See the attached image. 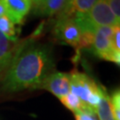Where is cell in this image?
I'll return each mask as SVG.
<instances>
[{"label": "cell", "mask_w": 120, "mask_h": 120, "mask_svg": "<svg viewBox=\"0 0 120 120\" xmlns=\"http://www.w3.org/2000/svg\"><path fill=\"white\" fill-rule=\"evenodd\" d=\"M54 70L52 49L46 45L27 40L20 44L1 83V91L16 93L26 89L36 90Z\"/></svg>", "instance_id": "cell-1"}, {"label": "cell", "mask_w": 120, "mask_h": 120, "mask_svg": "<svg viewBox=\"0 0 120 120\" xmlns=\"http://www.w3.org/2000/svg\"><path fill=\"white\" fill-rule=\"evenodd\" d=\"M74 20L81 31H95L99 27L119 25L120 20L116 17L106 0H96L92 8L85 14L75 15Z\"/></svg>", "instance_id": "cell-2"}, {"label": "cell", "mask_w": 120, "mask_h": 120, "mask_svg": "<svg viewBox=\"0 0 120 120\" xmlns=\"http://www.w3.org/2000/svg\"><path fill=\"white\" fill-rule=\"evenodd\" d=\"M70 75V93L75 94L84 103L86 109L96 112L100 101L101 85L83 72L73 69Z\"/></svg>", "instance_id": "cell-3"}, {"label": "cell", "mask_w": 120, "mask_h": 120, "mask_svg": "<svg viewBox=\"0 0 120 120\" xmlns=\"http://www.w3.org/2000/svg\"><path fill=\"white\" fill-rule=\"evenodd\" d=\"M114 27L102 26L97 28L94 32L92 49L94 50L95 55L98 56L99 58L119 65L120 54H116L113 51L111 45V38Z\"/></svg>", "instance_id": "cell-4"}, {"label": "cell", "mask_w": 120, "mask_h": 120, "mask_svg": "<svg viewBox=\"0 0 120 120\" xmlns=\"http://www.w3.org/2000/svg\"><path fill=\"white\" fill-rule=\"evenodd\" d=\"M52 34L59 42L69 45L77 50L82 31L73 17L57 19Z\"/></svg>", "instance_id": "cell-5"}, {"label": "cell", "mask_w": 120, "mask_h": 120, "mask_svg": "<svg viewBox=\"0 0 120 120\" xmlns=\"http://www.w3.org/2000/svg\"><path fill=\"white\" fill-rule=\"evenodd\" d=\"M37 89L47 91L60 100L70 93V75L69 73L53 71L44 79Z\"/></svg>", "instance_id": "cell-6"}, {"label": "cell", "mask_w": 120, "mask_h": 120, "mask_svg": "<svg viewBox=\"0 0 120 120\" xmlns=\"http://www.w3.org/2000/svg\"><path fill=\"white\" fill-rule=\"evenodd\" d=\"M5 8L6 15L14 24L22 25L24 19L30 13L32 7V0H3Z\"/></svg>", "instance_id": "cell-7"}, {"label": "cell", "mask_w": 120, "mask_h": 120, "mask_svg": "<svg viewBox=\"0 0 120 120\" xmlns=\"http://www.w3.org/2000/svg\"><path fill=\"white\" fill-rule=\"evenodd\" d=\"M65 0H32L33 12L39 16H53L62 11Z\"/></svg>", "instance_id": "cell-8"}, {"label": "cell", "mask_w": 120, "mask_h": 120, "mask_svg": "<svg viewBox=\"0 0 120 120\" xmlns=\"http://www.w3.org/2000/svg\"><path fill=\"white\" fill-rule=\"evenodd\" d=\"M96 116L98 120H114L109 103V95L105 87L101 85L100 101L96 107Z\"/></svg>", "instance_id": "cell-9"}, {"label": "cell", "mask_w": 120, "mask_h": 120, "mask_svg": "<svg viewBox=\"0 0 120 120\" xmlns=\"http://www.w3.org/2000/svg\"><path fill=\"white\" fill-rule=\"evenodd\" d=\"M96 0H73L66 18L85 14L92 8V6L94 4Z\"/></svg>", "instance_id": "cell-10"}, {"label": "cell", "mask_w": 120, "mask_h": 120, "mask_svg": "<svg viewBox=\"0 0 120 120\" xmlns=\"http://www.w3.org/2000/svg\"><path fill=\"white\" fill-rule=\"evenodd\" d=\"M0 32L5 38L12 40H17L19 35V31L16 29L15 24L6 14L0 17Z\"/></svg>", "instance_id": "cell-11"}, {"label": "cell", "mask_w": 120, "mask_h": 120, "mask_svg": "<svg viewBox=\"0 0 120 120\" xmlns=\"http://www.w3.org/2000/svg\"><path fill=\"white\" fill-rule=\"evenodd\" d=\"M60 101L65 107L68 109H69L70 111H72L74 114L81 111L83 109H86L84 103L79 100L78 97L73 94L72 93H69V94L64 96L62 99H60Z\"/></svg>", "instance_id": "cell-12"}, {"label": "cell", "mask_w": 120, "mask_h": 120, "mask_svg": "<svg viewBox=\"0 0 120 120\" xmlns=\"http://www.w3.org/2000/svg\"><path fill=\"white\" fill-rule=\"evenodd\" d=\"M109 103L114 120H120V92L118 89L109 96Z\"/></svg>", "instance_id": "cell-13"}, {"label": "cell", "mask_w": 120, "mask_h": 120, "mask_svg": "<svg viewBox=\"0 0 120 120\" xmlns=\"http://www.w3.org/2000/svg\"><path fill=\"white\" fill-rule=\"evenodd\" d=\"M120 27L119 25H116L114 27L113 30V35L111 38V45L113 51L116 52V54H120Z\"/></svg>", "instance_id": "cell-14"}, {"label": "cell", "mask_w": 120, "mask_h": 120, "mask_svg": "<svg viewBox=\"0 0 120 120\" xmlns=\"http://www.w3.org/2000/svg\"><path fill=\"white\" fill-rule=\"evenodd\" d=\"M76 120H98L96 112L92 109H83L81 111L75 113Z\"/></svg>", "instance_id": "cell-15"}, {"label": "cell", "mask_w": 120, "mask_h": 120, "mask_svg": "<svg viewBox=\"0 0 120 120\" xmlns=\"http://www.w3.org/2000/svg\"><path fill=\"white\" fill-rule=\"evenodd\" d=\"M116 17L120 20V0H106Z\"/></svg>", "instance_id": "cell-16"}, {"label": "cell", "mask_w": 120, "mask_h": 120, "mask_svg": "<svg viewBox=\"0 0 120 120\" xmlns=\"http://www.w3.org/2000/svg\"><path fill=\"white\" fill-rule=\"evenodd\" d=\"M73 0H65V4H64V7L62 9V11L60 12L59 14H57V19H60V18H66L67 15H68V13H69V10L71 6V4H72Z\"/></svg>", "instance_id": "cell-17"}, {"label": "cell", "mask_w": 120, "mask_h": 120, "mask_svg": "<svg viewBox=\"0 0 120 120\" xmlns=\"http://www.w3.org/2000/svg\"><path fill=\"white\" fill-rule=\"evenodd\" d=\"M6 14V8L3 0H0V17Z\"/></svg>", "instance_id": "cell-18"}, {"label": "cell", "mask_w": 120, "mask_h": 120, "mask_svg": "<svg viewBox=\"0 0 120 120\" xmlns=\"http://www.w3.org/2000/svg\"><path fill=\"white\" fill-rule=\"evenodd\" d=\"M1 37H4V35H3L2 33H1V32H0V38H1Z\"/></svg>", "instance_id": "cell-19"}]
</instances>
